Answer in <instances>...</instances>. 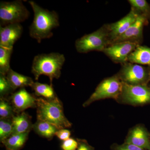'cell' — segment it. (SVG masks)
Returning a JSON list of instances; mask_svg holds the SVG:
<instances>
[{"mask_svg": "<svg viewBox=\"0 0 150 150\" xmlns=\"http://www.w3.org/2000/svg\"><path fill=\"white\" fill-rule=\"evenodd\" d=\"M78 147L76 150H95L94 148L88 144L85 139H77Z\"/></svg>", "mask_w": 150, "mask_h": 150, "instance_id": "29", "label": "cell"}, {"mask_svg": "<svg viewBox=\"0 0 150 150\" xmlns=\"http://www.w3.org/2000/svg\"><path fill=\"white\" fill-rule=\"evenodd\" d=\"M6 150H9V149H6Z\"/></svg>", "mask_w": 150, "mask_h": 150, "instance_id": "30", "label": "cell"}, {"mask_svg": "<svg viewBox=\"0 0 150 150\" xmlns=\"http://www.w3.org/2000/svg\"><path fill=\"white\" fill-rule=\"evenodd\" d=\"M149 21L142 16H138L137 21L129 29L118 38L112 41L111 44L131 42L141 45L143 40V30L144 26L148 24Z\"/></svg>", "mask_w": 150, "mask_h": 150, "instance_id": "10", "label": "cell"}, {"mask_svg": "<svg viewBox=\"0 0 150 150\" xmlns=\"http://www.w3.org/2000/svg\"><path fill=\"white\" fill-rule=\"evenodd\" d=\"M131 10L138 16L150 20V5L146 0H129Z\"/></svg>", "mask_w": 150, "mask_h": 150, "instance_id": "21", "label": "cell"}, {"mask_svg": "<svg viewBox=\"0 0 150 150\" xmlns=\"http://www.w3.org/2000/svg\"><path fill=\"white\" fill-rule=\"evenodd\" d=\"M36 108L37 120L51 123L59 130L71 127L72 124L65 116L63 103L58 97L51 99L37 98Z\"/></svg>", "mask_w": 150, "mask_h": 150, "instance_id": "2", "label": "cell"}, {"mask_svg": "<svg viewBox=\"0 0 150 150\" xmlns=\"http://www.w3.org/2000/svg\"><path fill=\"white\" fill-rule=\"evenodd\" d=\"M122 103L135 105L150 104V88L148 85H131L123 83L118 100Z\"/></svg>", "mask_w": 150, "mask_h": 150, "instance_id": "8", "label": "cell"}, {"mask_svg": "<svg viewBox=\"0 0 150 150\" xmlns=\"http://www.w3.org/2000/svg\"><path fill=\"white\" fill-rule=\"evenodd\" d=\"M30 12L22 1L0 2V26L20 23L28 18Z\"/></svg>", "mask_w": 150, "mask_h": 150, "instance_id": "5", "label": "cell"}, {"mask_svg": "<svg viewBox=\"0 0 150 150\" xmlns=\"http://www.w3.org/2000/svg\"><path fill=\"white\" fill-rule=\"evenodd\" d=\"M13 49L0 46V74L6 76L11 69L10 64Z\"/></svg>", "mask_w": 150, "mask_h": 150, "instance_id": "22", "label": "cell"}, {"mask_svg": "<svg viewBox=\"0 0 150 150\" xmlns=\"http://www.w3.org/2000/svg\"><path fill=\"white\" fill-rule=\"evenodd\" d=\"M61 147L63 150H76L78 147L77 141L73 138H70L63 141Z\"/></svg>", "mask_w": 150, "mask_h": 150, "instance_id": "27", "label": "cell"}, {"mask_svg": "<svg viewBox=\"0 0 150 150\" xmlns=\"http://www.w3.org/2000/svg\"><path fill=\"white\" fill-rule=\"evenodd\" d=\"M29 132L22 134H12L2 142L6 149L20 150L24 146L28 139Z\"/></svg>", "mask_w": 150, "mask_h": 150, "instance_id": "19", "label": "cell"}, {"mask_svg": "<svg viewBox=\"0 0 150 150\" xmlns=\"http://www.w3.org/2000/svg\"><path fill=\"white\" fill-rule=\"evenodd\" d=\"M71 135V132L66 129H59L55 134V136L59 139L64 141L69 139Z\"/></svg>", "mask_w": 150, "mask_h": 150, "instance_id": "28", "label": "cell"}, {"mask_svg": "<svg viewBox=\"0 0 150 150\" xmlns=\"http://www.w3.org/2000/svg\"><path fill=\"white\" fill-rule=\"evenodd\" d=\"M13 134H22L30 132L32 129L31 117L27 113L22 112L12 118Z\"/></svg>", "mask_w": 150, "mask_h": 150, "instance_id": "15", "label": "cell"}, {"mask_svg": "<svg viewBox=\"0 0 150 150\" xmlns=\"http://www.w3.org/2000/svg\"><path fill=\"white\" fill-rule=\"evenodd\" d=\"M23 28L20 23L0 26V46L13 48L15 43L20 38Z\"/></svg>", "mask_w": 150, "mask_h": 150, "instance_id": "13", "label": "cell"}, {"mask_svg": "<svg viewBox=\"0 0 150 150\" xmlns=\"http://www.w3.org/2000/svg\"><path fill=\"white\" fill-rule=\"evenodd\" d=\"M110 45L108 24L104 25L96 31L78 38L75 44L77 51L81 54L93 51L103 52L105 48Z\"/></svg>", "mask_w": 150, "mask_h": 150, "instance_id": "4", "label": "cell"}, {"mask_svg": "<svg viewBox=\"0 0 150 150\" xmlns=\"http://www.w3.org/2000/svg\"><path fill=\"white\" fill-rule=\"evenodd\" d=\"M124 143L150 150V133L143 125H137L129 131Z\"/></svg>", "mask_w": 150, "mask_h": 150, "instance_id": "12", "label": "cell"}, {"mask_svg": "<svg viewBox=\"0 0 150 150\" xmlns=\"http://www.w3.org/2000/svg\"><path fill=\"white\" fill-rule=\"evenodd\" d=\"M117 75L123 83L131 85H148L150 81V67L127 62L121 65Z\"/></svg>", "mask_w": 150, "mask_h": 150, "instance_id": "7", "label": "cell"}, {"mask_svg": "<svg viewBox=\"0 0 150 150\" xmlns=\"http://www.w3.org/2000/svg\"><path fill=\"white\" fill-rule=\"evenodd\" d=\"M138 16L131 9L129 13L118 21L108 24L110 44L116 38L123 35L137 21Z\"/></svg>", "mask_w": 150, "mask_h": 150, "instance_id": "14", "label": "cell"}, {"mask_svg": "<svg viewBox=\"0 0 150 150\" xmlns=\"http://www.w3.org/2000/svg\"><path fill=\"white\" fill-rule=\"evenodd\" d=\"M6 76L14 91L17 88L31 87L34 82L32 78L19 74L11 69L9 71Z\"/></svg>", "mask_w": 150, "mask_h": 150, "instance_id": "17", "label": "cell"}, {"mask_svg": "<svg viewBox=\"0 0 150 150\" xmlns=\"http://www.w3.org/2000/svg\"><path fill=\"white\" fill-rule=\"evenodd\" d=\"M13 134L12 118H0V141L1 143Z\"/></svg>", "mask_w": 150, "mask_h": 150, "instance_id": "23", "label": "cell"}, {"mask_svg": "<svg viewBox=\"0 0 150 150\" xmlns=\"http://www.w3.org/2000/svg\"><path fill=\"white\" fill-rule=\"evenodd\" d=\"M30 87L36 96L47 99H53L57 97L51 85L34 82Z\"/></svg>", "mask_w": 150, "mask_h": 150, "instance_id": "20", "label": "cell"}, {"mask_svg": "<svg viewBox=\"0 0 150 150\" xmlns=\"http://www.w3.org/2000/svg\"><path fill=\"white\" fill-rule=\"evenodd\" d=\"M14 110L11 103L6 98H0V117L12 118L14 116Z\"/></svg>", "mask_w": 150, "mask_h": 150, "instance_id": "24", "label": "cell"}, {"mask_svg": "<svg viewBox=\"0 0 150 150\" xmlns=\"http://www.w3.org/2000/svg\"><path fill=\"white\" fill-rule=\"evenodd\" d=\"M122 87L123 83L117 74L106 78L98 84L83 106L86 107L94 101L106 98L117 100L122 92Z\"/></svg>", "mask_w": 150, "mask_h": 150, "instance_id": "6", "label": "cell"}, {"mask_svg": "<svg viewBox=\"0 0 150 150\" xmlns=\"http://www.w3.org/2000/svg\"><path fill=\"white\" fill-rule=\"evenodd\" d=\"M14 90L12 88L5 75L0 74V96L6 98L10 94H12Z\"/></svg>", "mask_w": 150, "mask_h": 150, "instance_id": "25", "label": "cell"}, {"mask_svg": "<svg viewBox=\"0 0 150 150\" xmlns=\"http://www.w3.org/2000/svg\"><path fill=\"white\" fill-rule=\"evenodd\" d=\"M139 45L131 42L113 43L105 48L102 52L114 63L122 65L128 62L129 55Z\"/></svg>", "mask_w": 150, "mask_h": 150, "instance_id": "9", "label": "cell"}, {"mask_svg": "<svg viewBox=\"0 0 150 150\" xmlns=\"http://www.w3.org/2000/svg\"><path fill=\"white\" fill-rule=\"evenodd\" d=\"M128 62L150 67V48L139 45L129 55Z\"/></svg>", "mask_w": 150, "mask_h": 150, "instance_id": "16", "label": "cell"}, {"mask_svg": "<svg viewBox=\"0 0 150 150\" xmlns=\"http://www.w3.org/2000/svg\"><path fill=\"white\" fill-rule=\"evenodd\" d=\"M65 61L64 55L59 53L38 54L33 61L31 73L35 80H38L41 75L47 76L52 86L53 80L58 79L61 76Z\"/></svg>", "mask_w": 150, "mask_h": 150, "instance_id": "3", "label": "cell"}, {"mask_svg": "<svg viewBox=\"0 0 150 150\" xmlns=\"http://www.w3.org/2000/svg\"><path fill=\"white\" fill-rule=\"evenodd\" d=\"M34 18L29 28L30 36L40 43L42 40L53 36V30L59 26V16L54 11H50L41 7L35 2L28 1Z\"/></svg>", "mask_w": 150, "mask_h": 150, "instance_id": "1", "label": "cell"}, {"mask_svg": "<svg viewBox=\"0 0 150 150\" xmlns=\"http://www.w3.org/2000/svg\"><path fill=\"white\" fill-rule=\"evenodd\" d=\"M32 129L40 137L48 140L52 139L56 132L59 130L56 126L51 123L39 120H37L33 125Z\"/></svg>", "mask_w": 150, "mask_h": 150, "instance_id": "18", "label": "cell"}, {"mask_svg": "<svg viewBox=\"0 0 150 150\" xmlns=\"http://www.w3.org/2000/svg\"><path fill=\"white\" fill-rule=\"evenodd\" d=\"M111 150H147L131 144L124 143L122 144H115L111 146Z\"/></svg>", "mask_w": 150, "mask_h": 150, "instance_id": "26", "label": "cell"}, {"mask_svg": "<svg viewBox=\"0 0 150 150\" xmlns=\"http://www.w3.org/2000/svg\"><path fill=\"white\" fill-rule=\"evenodd\" d=\"M11 102L15 113H20L28 108H36L37 98L24 88L11 94Z\"/></svg>", "mask_w": 150, "mask_h": 150, "instance_id": "11", "label": "cell"}]
</instances>
